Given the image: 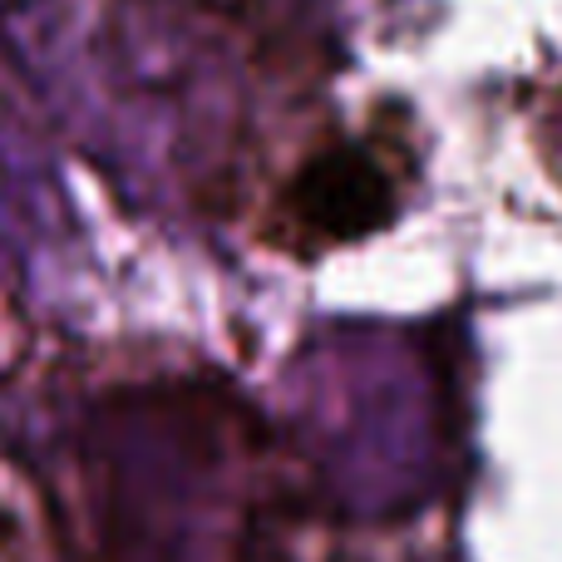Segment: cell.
<instances>
[{
    "instance_id": "1",
    "label": "cell",
    "mask_w": 562,
    "mask_h": 562,
    "mask_svg": "<svg viewBox=\"0 0 562 562\" xmlns=\"http://www.w3.org/2000/svg\"><path fill=\"white\" fill-rule=\"evenodd\" d=\"M400 144L380 138H336L316 148L277 193V237L291 252L370 237L400 207Z\"/></svg>"
}]
</instances>
